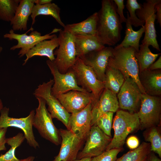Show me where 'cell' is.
Instances as JSON below:
<instances>
[{
  "instance_id": "8fae6325",
  "label": "cell",
  "mask_w": 161,
  "mask_h": 161,
  "mask_svg": "<svg viewBox=\"0 0 161 161\" xmlns=\"http://www.w3.org/2000/svg\"><path fill=\"white\" fill-rule=\"evenodd\" d=\"M33 29H30L25 33L18 34L14 32L13 30L11 29L9 33L3 35L4 38H7L9 40H16L18 43L11 47L10 50H14L21 48L18 55L21 58L25 55L29 50L39 42L53 38L55 34L51 35L52 33L59 31V29H55L50 33L41 35V33L37 31H33Z\"/></svg>"
},
{
  "instance_id": "1f68e13d",
  "label": "cell",
  "mask_w": 161,
  "mask_h": 161,
  "mask_svg": "<svg viewBox=\"0 0 161 161\" xmlns=\"http://www.w3.org/2000/svg\"><path fill=\"white\" fill-rule=\"evenodd\" d=\"M149 129L145 140L151 143V151L157 153L161 157V137L160 132L156 126Z\"/></svg>"
},
{
  "instance_id": "ab89813d",
  "label": "cell",
  "mask_w": 161,
  "mask_h": 161,
  "mask_svg": "<svg viewBox=\"0 0 161 161\" xmlns=\"http://www.w3.org/2000/svg\"><path fill=\"white\" fill-rule=\"evenodd\" d=\"M161 56L155 62L151 65L147 69L153 70L161 69Z\"/></svg>"
},
{
  "instance_id": "52a82bcc",
  "label": "cell",
  "mask_w": 161,
  "mask_h": 161,
  "mask_svg": "<svg viewBox=\"0 0 161 161\" xmlns=\"http://www.w3.org/2000/svg\"><path fill=\"white\" fill-rule=\"evenodd\" d=\"M54 83L53 79L40 84L35 89L33 95L36 97L44 99L48 106L47 110L52 118H56L69 129V121L71 114L68 113L57 98L51 93V89Z\"/></svg>"
},
{
  "instance_id": "83f0119b",
  "label": "cell",
  "mask_w": 161,
  "mask_h": 161,
  "mask_svg": "<svg viewBox=\"0 0 161 161\" xmlns=\"http://www.w3.org/2000/svg\"><path fill=\"white\" fill-rule=\"evenodd\" d=\"M139 47L138 51H135V56L139 65V72H141L147 69L160 53H152L149 46L145 44H142Z\"/></svg>"
},
{
  "instance_id": "ee69618b",
  "label": "cell",
  "mask_w": 161,
  "mask_h": 161,
  "mask_svg": "<svg viewBox=\"0 0 161 161\" xmlns=\"http://www.w3.org/2000/svg\"><path fill=\"white\" fill-rule=\"evenodd\" d=\"M92 158L86 157L80 159L75 160L73 161H91Z\"/></svg>"
},
{
  "instance_id": "4316f807",
  "label": "cell",
  "mask_w": 161,
  "mask_h": 161,
  "mask_svg": "<svg viewBox=\"0 0 161 161\" xmlns=\"http://www.w3.org/2000/svg\"><path fill=\"white\" fill-rule=\"evenodd\" d=\"M60 8L56 4L51 2L44 5L34 4L32 8L31 17L32 19L31 28L35 21L37 16L40 15L50 16L54 18L57 22L64 28L65 24L62 21L60 15Z\"/></svg>"
},
{
  "instance_id": "ac0fdd59",
  "label": "cell",
  "mask_w": 161,
  "mask_h": 161,
  "mask_svg": "<svg viewBox=\"0 0 161 161\" xmlns=\"http://www.w3.org/2000/svg\"><path fill=\"white\" fill-rule=\"evenodd\" d=\"M92 107V104L90 103L81 111L71 114L69 118L68 130L84 141L86 140L91 127Z\"/></svg>"
},
{
  "instance_id": "e575fe53",
  "label": "cell",
  "mask_w": 161,
  "mask_h": 161,
  "mask_svg": "<svg viewBox=\"0 0 161 161\" xmlns=\"http://www.w3.org/2000/svg\"><path fill=\"white\" fill-rule=\"evenodd\" d=\"M122 148L106 150L100 155L92 158L91 161H116L118 154Z\"/></svg>"
},
{
  "instance_id": "5bb4252c",
  "label": "cell",
  "mask_w": 161,
  "mask_h": 161,
  "mask_svg": "<svg viewBox=\"0 0 161 161\" xmlns=\"http://www.w3.org/2000/svg\"><path fill=\"white\" fill-rule=\"evenodd\" d=\"M46 63L54 78V83L51 89L52 95L55 97L72 90L88 92L78 85L75 75L70 68L66 73L63 74L59 72L53 61L49 60Z\"/></svg>"
},
{
  "instance_id": "74e56055",
  "label": "cell",
  "mask_w": 161,
  "mask_h": 161,
  "mask_svg": "<svg viewBox=\"0 0 161 161\" xmlns=\"http://www.w3.org/2000/svg\"><path fill=\"white\" fill-rule=\"evenodd\" d=\"M126 143L130 149L133 150L138 147L139 142L138 139L136 137L131 136L127 139Z\"/></svg>"
},
{
  "instance_id": "484cf974",
  "label": "cell",
  "mask_w": 161,
  "mask_h": 161,
  "mask_svg": "<svg viewBox=\"0 0 161 161\" xmlns=\"http://www.w3.org/2000/svg\"><path fill=\"white\" fill-rule=\"evenodd\" d=\"M126 23V29L125 37L121 43L115 47L114 48L131 47L133 48L136 52H138L139 49L140 40L143 33L145 32L144 25L142 26L138 31H134L132 28V25L130 20L129 14L128 12H127V18Z\"/></svg>"
},
{
  "instance_id": "bcb514c9",
  "label": "cell",
  "mask_w": 161,
  "mask_h": 161,
  "mask_svg": "<svg viewBox=\"0 0 161 161\" xmlns=\"http://www.w3.org/2000/svg\"><path fill=\"white\" fill-rule=\"evenodd\" d=\"M3 50V48L2 47L0 46V53L2 52Z\"/></svg>"
},
{
  "instance_id": "7c38bea8",
  "label": "cell",
  "mask_w": 161,
  "mask_h": 161,
  "mask_svg": "<svg viewBox=\"0 0 161 161\" xmlns=\"http://www.w3.org/2000/svg\"><path fill=\"white\" fill-rule=\"evenodd\" d=\"M142 94L132 78L126 79L117 94L119 107L131 113H137L140 106Z\"/></svg>"
},
{
  "instance_id": "7bdbcfd3",
  "label": "cell",
  "mask_w": 161,
  "mask_h": 161,
  "mask_svg": "<svg viewBox=\"0 0 161 161\" xmlns=\"http://www.w3.org/2000/svg\"><path fill=\"white\" fill-rule=\"evenodd\" d=\"M35 158L34 157L30 156L24 159L21 160L20 161H34Z\"/></svg>"
},
{
  "instance_id": "d590c367",
  "label": "cell",
  "mask_w": 161,
  "mask_h": 161,
  "mask_svg": "<svg viewBox=\"0 0 161 161\" xmlns=\"http://www.w3.org/2000/svg\"><path fill=\"white\" fill-rule=\"evenodd\" d=\"M115 3L116 7V12L119 17V20L121 24L123 23H126V18L124 16L123 13V10L124 9L125 6L124 4L123 0H113Z\"/></svg>"
},
{
  "instance_id": "7a4b0ae2",
  "label": "cell",
  "mask_w": 161,
  "mask_h": 161,
  "mask_svg": "<svg viewBox=\"0 0 161 161\" xmlns=\"http://www.w3.org/2000/svg\"><path fill=\"white\" fill-rule=\"evenodd\" d=\"M140 127L137 113H131L123 110H118L113 120V137L106 150L122 148L129 134Z\"/></svg>"
},
{
  "instance_id": "ffe728a7",
  "label": "cell",
  "mask_w": 161,
  "mask_h": 161,
  "mask_svg": "<svg viewBox=\"0 0 161 161\" xmlns=\"http://www.w3.org/2000/svg\"><path fill=\"white\" fill-rule=\"evenodd\" d=\"M139 79L145 93L150 95L161 97V70L146 69L139 73Z\"/></svg>"
},
{
  "instance_id": "cb8c5ba5",
  "label": "cell",
  "mask_w": 161,
  "mask_h": 161,
  "mask_svg": "<svg viewBox=\"0 0 161 161\" xmlns=\"http://www.w3.org/2000/svg\"><path fill=\"white\" fill-rule=\"evenodd\" d=\"M97 20L98 13L95 12L81 22L65 25L64 30L73 35H95Z\"/></svg>"
},
{
  "instance_id": "2e32d148",
  "label": "cell",
  "mask_w": 161,
  "mask_h": 161,
  "mask_svg": "<svg viewBox=\"0 0 161 161\" xmlns=\"http://www.w3.org/2000/svg\"><path fill=\"white\" fill-rule=\"evenodd\" d=\"M61 145L58 155L52 161H73L76 160L84 141L69 130L59 129Z\"/></svg>"
},
{
  "instance_id": "4dcf8cb0",
  "label": "cell",
  "mask_w": 161,
  "mask_h": 161,
  "mask_svg": "<svg viewBox=\"0 0 161 161\" xmlns=\"http://www.w3.org/2000/svg\"><path fill=\"white\" fill-rule=\"evenodd\" d=\"M20 0H0V20L10 22L13 19Z\"/></svg>"
},
{
  "instance_id": "60d3db41",
  "label": "cell",
  "mask_w": 161,
  "mask_h": 161,
  "mask_svg": "<svg viewBox=\"0 0 161 161\" xmlns=\"http://www.w3.org/2000/svg\"><path fill=\"white\" fill-rule=\"evenodd\" d=\"M146 161H161V160L154 154V152L151 151L147 156Z\"/></svg>"
},
{
  "instance_id": "8992f818",
  "label": "cell",
  "mask_w": 161,
  "mask_h": 161,
  "mask_svg": "<svg viewBox=\"0 0 161 161\" xmlns=\"http://www.w3.org/2000/svg\"><path fill=\"white\" fill-rule=\"evenodd\" d=\"M70 69L75 75L78 85L92 93L98 100L104 89V83L97 79L92 67L78 58Z\"/></svg>"
},
{
  "instance_id": "6da1fadb",
  "label": "cell",
  "mask_w": 161,
  "mask_h": 161,
  "mask_svg": "<svg viewBox=\"0 0 161 161\" xmlns=\"http://www.w3.org/2000/svg\"><path fill=\"white\" fill-rule=\"evenodd\" d=\"M117 6L112 0H103L101 7L97 12L96 36L104 45L113 46L121 39L122 29Z\"/></svg>"
},
{
  "instance_id": "f6af8a7d",
  "label": "cell",
  "mask_w": 161,
  "mask_h": 161,
  "mask_svg": "<svg viewBox=\"0 0 161 161\" xmlns=\"http://www.w3.org/2000/svg\"><path fill=\"white\" fill-rule=\"evenodd\" d=\"M3 107V106L2 101L0 99V112Z\"/></svg>"
},
{
  "instance_id": "4fadbf2b",
  "label": "cell",
  "mask_w": 161,
  "mask_h": 161,
  "mask_svg": "<svg viewBox=\"0 0 161 161\" xmlns=\"http://www.w3.org/2000/svg\"><path fill=\"white\" fill-rule=\"evenodd\" d=\"M112 139L97 126H92L86 139L85 145L78 153L77 157L78 159L92 158L100 155L106 151Z\"/></svg>"
},
{
  "instance_id": "d4e9b609",
  "label": "cell",
  "mask_w": 161,
  "mask_h": 161,
  "mask_svg": "<svg viewBox=\"0 0 161 161\" xmlns=\"http://www.w3.org/2000/svg\"><path fill=\"white\" fill-rule=\"evenodd\" d=\"M123 74L115 66L108 61L105 71L104 88L117 94L124 81Z\"/></svg>"
},
{
  "instance_id": "9a60e30c",
  "label": "cell",
  "mask_w": 161,
  "mask_h": 161,
  "mask_svg": "<svg viewBox=\"0 0 161 161\" xmlns=\"http://www.w3.org/2000/svg\"><path fill=\"white\" fill-rule=\"evenodd\" d=\"M55 97L71 114L81 111L90 103L92 106L97 100L92 93L76 90L70 91Z\"/></svg>"
},
{
  "instance_id": "603a6c76",
  "label": "cell",
  "mask_w": 161,
  "mask_h": 161,
  "mask_svg": "<svg viewBox=\"0 0 161 161\" xmlns=\"http://www.w3.org/2000/svg\"><path fill=\"white\" fill-rule=\"evenodd\" d=\"M35 0H20L14 16L10 22L12 30L24 31L27 30V23L35 4Z\"/></svg>"
},
{
  "instance_id": "5b68a950",
  "label": "cell",
  "mask_w": 161,
  "mask_h": 161,
  "mask_svg": "<svg viewBox=\"0 0 161 161\" xmlns=\"http://www.w3.org/2000/svg\"><path fill=\"white\" fill-rule=\"evenodd\" d=\"M59 32V45L54 52L56 58L53 62L59 72L64 74L74 64L76 52L74 35L64 30Z\"/></svg>"
},
{
  "instance_id": "b9f144b4",
  "label": "cell",
  "mask_w": 161,
  "mask_h": 161,
  "mask_svg": "<svg viewBox=\"0 0 161 161\" xmlns=\"http://www.w3.org/2000/svg\"><path fill=\"white\" fill-rule=\"evenodd\" d=\"M52 1V0H35V3L42 5L51 3Z\"/></svg>"
},
{
  "instance_id": "8d00e7d4",
  "label": "cell",
  "mask_w": 161,
  "mask_h": 161,
  "mask_svg": "<svg viewBox=\"0 0 161 161\" xmlns=\"http://www.w3.org/2000/svg\"><path fill=\"white\" fill-rule=\"evenodd\" d=\"M7 128H0V151H5L7 148L5 146L7 138L6 134Z\"/></svg>"
},
{
  "instance_id": "f546056e",
  "label": "cell",
  "mask_w": 161,
  "mask_h": 161,
  "mask_svg": "<svg viewBox=\"0 0 161 161\" xmlns=\"http://www.w3.org/2000/svg\"><path fill=\"white\" fill-rule=\"evenodd\" d=\"M25 138L22 133H18L15 136L7 138L6 143L10 147L5 154L0 156V161H20L15 156L16 149L23 143Z\"/></svg>"
},
{
  "instance_id": "277c9868",
  "label": "cell",
  "mask_w": 161,
  "mask_h": 161,
  "mask_svg": "<svg viewBox=\"0 0 161 161\" xmlns=\"http://www.w3.org/2000/svg\"><path fill=\"white\" fill-rule=\"evenodd\" d=\"M36 98L38 104L35 109L33 126L37 129L43 138L58 145L61 143L59 130L53 123L52 118L46 108L45 100L40 97Z\"/></svg>"
},
{
  "instance_id": "d6986e66",
  "label": "cell",
  "mask_w": 161,
  "mask_h": 161,
  "mask_svg": "<svg viewBox=\"0 0 161 161\" xmlns=\"http://www.w3.org/2000/svg\"><path fill=\"white\" fill-rule=\"evenodd\" d=\"M117 95L104 88L97 101L92 106L91 126L96 125L100 115L107 112H115L119 108Z\"/></svg>"
},
{
  "instance_id": "d6a6232c",
  "label": "cell",
  "mask_w": 161,
  "mask_h": 161,
  "mask_svg": "<svg viewBox=\"0 0 161 161\" xmlns=\"http://www.w3.org/2000/svg\"><path fill=\"white\" fill-rule=\"evenodd\" d=\"M142 5L139 3L137 0H127L126 7L129 13V19L132 25L135 27L144 25L145 22L139 19L137 16L136 11L140 9Z\"/></svg>"
},
{
  "instance_id": "836d02e7",
  "label": "cell",
  "mask_w": 161,
  "mask_h": 161,
  "mask_svg": "<svg viewBox=\"0 0 161 161\" xmlns=\"http://www.w3.org/2000/svg\"><path fill=\"white\" fill-rule=\"evenodd\" d=\"M113 113L112 112H107L102 114L98 118L95 125L105 134L111 137Z\"/></svg>"
},
{
  "instance_id": "ba28073f",
  "label": "cell",
  "mask_w": 161,
  "mask_h": 161,
  "mask_svg": "<svg viewBox=\"0 0 161 161\" xmlns=\"http://www.w3.org/2000/svg\"><path fill=\"white\" fill-rule=\"evenodd\" d=\"M9 109L3 107L0 112V128L15 127L21 129L23 131L27 143L35 149L39 148V145L34 136L32 127L35 112L31 110L26 117L15 118L9 116Z\"/></svg>"
},
{
  "instance_id": "9c48e42d",
  "label": "cell",
  "mask_w": 161,
  "mask_h": 161,
  "mask_svg": "<svg viewBox=\"0 0 161 161\" xmlns=\"http://www.w3.org/2000/svg\"><path fill=\"white\" fill-rule=\"evenodd\" d=\"M161 111V97L142 94L140 109L137 113L141 128L156 126L160 123Z\"/></svg>"
},
{
  "instance_id": "3957f363",
  "label": "cell",
  "mask_w": 161,
  "mask_h": 161,
  "mask_svg": "<svg viewBox=\"0 0 161 161\" xmlns=\"http://www.w3.org/2000/svg\"><path fill=\"white\" fill-rule=\"evenodd\" d=\"M135 49L132 47L113 48V56L109 61L123 74L125 79L131 78L137 84L142 94L145 93L139 79V66L135 56Z\"/></svg>"
},
{
  "instance_id": "30bf717a",
  "label": "cell",
  "mask_w": 161,
  "mask_h": 161,
  "mask_svg": "<svg viewBox=\"0 0 161 161\" xmlns=\"http://www.w3.org/2000/svg\"><path fill=\"white\" fill-rule=\"evenodd\" d=\"M158 0H146L141 8L136 10V14L139 19L145 22V34L141 41L142 44L149 46L151 45L157 50L160 51L157 39L154 26L156 13L155 5Z\"/></svg>"
},
{
  "instance_id": "e0dca14e",
  "label": "cell",
  "mask_w": 161,
  "mask_h": 161,
  "mask_svg": "<svg viewBox=\"0 0 161 161\" xmlns=\"http://www.w3.org/2000/svg\"><path fill=\"white\" fill-rule=\"evenodd\" d=\"M113 48L106 47L89 53L80 58L86 65L90 66L95 72L97 79L104 82L105 71L109 58L113 56Z\"/></svg>"
},
{
  "instance_id": "f35d334b",
  "label": "cell",
  "mask_w": 161,
  "mask_h": 161,
  "mask_svg": "<svg viewBox=\"0 0 161 161\" xmlns=\"http://www.w3.org/2000/svg\"><path fill=\"white\" fill-rule=\"evenodd\" d=\"M156 14V19L157 20V23L161 26V0H158L155 5Z\"/></svg>"
},
{
  "instance_id": "f1b7e54d",
  "label": "cell",
  "mask_w": 161,
  "mask_h": 161,
  "mask_svg": "<svg viewBox=\"0 0 161 161\" xmlns=\"http://www.w3.org/2000/svg\"><path fill=\"white\" fill-rule=\"evenodd\" d=\"M151 151L150 144L143 142L136 148L117 158L116 161H146L147 156Z\"/></svg>"
},
{
  "instance_id": "44dd1931",
  "label": "cell",
  "mask_w": 161,
  "mask_h": 161,
  "mask_svg": "<svg viewBox=\"0 0 161 161\" xmlns=\"http://www.w3.org/2000/svg\"><path fill=\"white\" fill-rule=\"evenodd\" d=\"M73 35L77 58L105 47L96 35L78 34Z\"/></svg>"
},
{
  "instance_id": "7402d4cb",
  "label": "cell",
  "mask_w": 161,
  "mask_h": 161,
  "mask_svg": "<svg viewBox=\"0 0 161 161\" xmlns=\"http://www.w3.org/2000/svg\"><path fill=\"white\" fill-rule=\"evenodd\" d=\"M59 45L58 37L56 35L49 40H44L38 43L30 49L25 55L26 58L23 65H25L28 60L35 56H45L50 61H53L55 59L54 54V49Z\"/></svg>"
}]
</instances>
